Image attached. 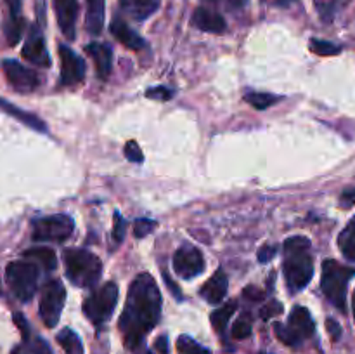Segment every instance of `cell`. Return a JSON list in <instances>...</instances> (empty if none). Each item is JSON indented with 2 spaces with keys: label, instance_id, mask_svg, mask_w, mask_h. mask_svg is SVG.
Returning <instances> with one entry per match:
<instances>
[{
  "label": "cell",
  "instance_id": "13",
  "mask_svg": "<svg viewBox=\"0 0 355 354\" xmlns=\"http://www.w3.org/2000/svg\"><path fill=\"white\" fill-rule=\"evenodd\" d=\"M55 17L62 35L73 40L76 35V17H78V0H54Z\"/></svg>",
  "mask_w": 355,
  "mask_h": 354
},
{
  "label": "cell",
  "instance_id": "4",
  "mask_svg": "<svg viewBox=\"0 0 355 354\" xmlns=\"http://www.w3.org/2000/svg\"><path fill=\"white\" fill-rule=\"evenodd\" d=\"M354 274L355 269L352 267L343 266L333 259L322 262V292L329 298V302L343 312L347 311V287H349V281L352 280Z\"/></svg>",
  "mask_w": 355,
  "mask_h": 354
},
{
  "label": "cell",
  "instance_id": "3",
  "mask_svg": "<svg viewBox=\"0 0 355 354\" xmlns=\"http://www.w3.org/2000/svg\"><path fill=\"white\" fill-rule=\"evenodd\" d=\"M64 266L71 283L82 288L94 287L103 273V264H101L99 257L83 248L66 250Z\"/></svg>",
  "mask_w": 355,
  "mask_h": 354
},
{
  "label": "cell",
  "instance_id": "19",
  "mask_svg": "<svg viewBox=\"0 0 355 354\" xmlns=\"http://www.w3.org/2000/svg\"><path fill=\"white\" fill-rule=\"evenodd\" d=\"M85 51L94 59V62H96L97 75L103 80H106L111 73V58H113V52H111L110 45L94 42V44L87 45Z\"/></svg>",
  "mask_w": 355,
  "mask_h": 354
},
{
  "label": "cell",
  "instance_id": "45",
  "mask_svg": "<svg viewBox=\"0 0 355 354\" xmlns=\"http://www.w3.org/2000/svg\"><path fill=\"white\" fill-rule=\"evenodd\" d=\"M342 201L347 205H354L355 203V187L352 189H347L345 193L342 194Z\"/></svg>",
  "mask_w": 355,
  "mask_h": 354
},
{
  "label": "cell",
  "instance_id": "37",
  "mask_svg": "<svg viewBox=\"0 0 355 354\" xmlns=\"http://www.w3.org/2000/svg\"><path fill=\"white\" fill-rule=\"evenodd\" d=\"M30 354H52V351H51V347H49V344L45 342V340L37 339L33 344H31Z\"/></svg>",
  "mask_w": 355,
  "mask_h": 354
},
{
  "label": "cell",
  "instance_id": "18",
  "mask_svg": "<svg viewBox=\"0 0 355 354\" xmlns=\"http://www.w3.org/2000/svg\"><path fill=\"white\" fill-rule=\"evenodd\" d=\"M227 287H229L227 274L224 273V269H218L215 271L214 276L203 285V288H201V295H203L210 304H220V302L224 301L225 294H227Z\"/></svg>",
  "mask_w": 355,
  "mask_h": 354
},
{
  "label": "cell",
  "instance_id": "15",
  "mask_svg": "<svg viewBox=\"0 0 355 354\" xmlns=\"http://www.w3.org/2000/svg\"><path fill=\"white\" fill-rule=\"evenodd\" d=\"M286 326L293 332V335L297 337L300 342L304 339H309V337L314 335L315 330V323L314 319H312L311 312H309V309L302 307V305H297V307L291 311L290 321H288Z\"/></svg>",
  "mask_w": 355,
  "mask_h": 354
},
{
  "label": "cell",
  "instance_id": "32",
  "mask_svg": "<svg viewBox=\"0 0 355 354\" xmlns=\"http://www.w3.org/2000/svg\"><path fill=\"white\" fill-rule=\"evenodd\" d=\"M156 228V222L151 219H137L134 222V235L135 238H144L149 233H153V229Z\"/></svg>",
  "mask_w": 355,
  "mask_h": 354
},
{
  "label": "cell",
  "instance_id": "5",
  "mask_svg": "<svg viewBox=\"0 0 355 354\" xmlns=\"http://www.w3.org/2000/svg\"><path fill=\"white\" fill-rule=\"evenodd\" d=\"M7 283L19 301L28 302L37 292L38 266L33 260H14L6 269Z\"/></svg>",
  "mask_w": 355,
  "mask_h": 354
},
{
  "label": "cell",
  "instance_id": "17",
  "mask_svg": "<svg viewBox=\"0 0 355 354\" xmlns=\"http://www.w3.org/2000/svg\"><path fill=\"white\" fill-rule=\"evenodd\" d=\"M193 24L207 33H222L225 30V21L215 10L207 7H198L193 14Z\"/></svg>",
  "mask_w": 355,
  "mask_h": 354
},
{
  "label": "cell",
  "instance_id": "47",
  "mask_svg": "<svg viewBox=\"0 0 355 354\" xmlns=\"http://www.w3.org/2000/svg\"><path fill=\"white\" fill-rule=\"evenodd\" d=\"M0 292H2V290H0Z\"/></svg>",
  "mask_w": 355,
  "mask_h": 354
},
{
  "label": "cell",
  "instance_id": "7",
  "mask_svg": "<svg viewBox=\"0 0 355 354\" xmlns=\"http://www.w3.org/2000/svg\"><path fill=\"white\" fill-rule=\"evenodd\" d=\"M73 229H75V222H73L69 215H49V217L37 219L33 222V239H37V242L61 243L71 236Z\"/></svg>",
  "mask_w": 355,
  "mask_h": 354
},
{
  "label": "cell",
  "instance_id": "39",
  "mask_svg": "<svg viewBox=\"0 0 355 354\" xmlns=\"http://www.w3.org/2000/svg\"><path fill=\"white\" fill-rule=\"evenodd\" d=\"M276 252H277L276 246L266 245V246H263V248L259 252V260H260V262H269V260L272 259L274 255H276Z\"/></svg>",
  "mask_w": 355,
  "mask_h": 354
},
{
  "label": "cell",
  "instance_id": "22",
  "mask_svg": "<svg viewBox=\"0 0 355 354\" xmlns=\"http://www.w3.org/2000/svg\"><path fill=\"white\" fill-rule=\"evenodd\" d=\"M0 108H2L3 111H7V113H9V115H12V117L17 118V120H19V121L26 124L28 127L35 128V130H42V132L47 130V128H45V124L40 120V118H37V117H35V115L26 113V111L19 110V108H16V106H14V104L7 103V101L0 99Z\"/></svg>",
  "mask_w": 355,
  "mask_h": 354
},
{
  "label": "cell",
  "instance_id": "24",
  "mask_svg": "<svg viewBox=\"0 0 355 354\" xmlns=\"http://www.w3.org/2000/svg\"><path fill=\"white\" fill-rule=\"evenodd\" d=\"M24 257L30 260H35V264H42L47 271L55 269V253L52 252L51 248H45V246H35V248H30L24 252Z\"/></svg>",
  "mask_w": 355,
  "mask_h": 354
},
{
  "label": "cell",
  "instance_id": "10",
  "mask_svg": "<svg viewBox=\"0 0 355 354\" xmlns=\"http://www.w3.org/2000/svg\"><path fill=\"white\" fill-rule=\"evenodd\" d=\"M173 269L182 278L198 276L205 269L203 255L194 246H182L173 255Z\"/></svg>",
  "mask_w": 355,
  "mask_h": 354
},
{
  "label": "cell",
  "instance_id": "33",
  "mask_svg": "<svg viewBox=\"0 0 355 354\" xmlns=\"http://www.w3.org/2000/svg\"><path fill=\"white\" fill-rule=\"evenodd\" d=\"M252 335V323L246 321V319H238V321L232 325V337L236 340H243L246 337Z\"/></svg>",
  "mask_w": 355,
  "mask_h": 354
},
{
  "label": "cell",
  "instance_id": "27",
  "mask_svg": "<svg viewBox=\"0 0 355 354\" xmlns=\"http://www.w3.org/2000/svg\"><path fill=\"white\" fill-rule=\"evenodd\" d=\"M245 101L248 104H252L255 110H267L269 106H272L274 103L279 101V97L272 96V94L267 92H248L245 96Z\"/></svg>",
  "mask_w": 355,
  "mask_h": 354
},
{
  "label": "cell",
  "instance_id": "28",
  "mask_svg": "<svg viewBox=\"0 0 355 354\" xmlns=\"http://www.w3.org/2000/svg\"><path fill=\"white\" fill-rule=\"evenodd\" d=\"M177 349H179V354H210L207 347H203L187 335H182L177 340Z\"/></svg>",
  "mask_w": 355,
  "mask_h": 354
},
{
  "label": "cell",
  "instance_id": "21",
  "mask_svg": "<svg viewBox=\"0 0 355 354\" xmlns=\"http://www.w3.org/2000/svg\"><path fill=\"white\" fill-rule=\"evenodd\" d=\"M104 0H87L85 26L90 35H99L104 26Z\"/></svg>",
  "mask_w": 355,
  "mask_h": 354
},
{
  "label": "cell",
  "instance_id": "9",
  "mask_svg": "<svg viewBox=\"0 0 355 354\" xmlns=\"http://www.w3.org/2000/svg\"><path fill=\"white\" fill-rule=\"evenodd\" d=\"M2 68L10 85L16 90H19V92H31V90H35L40 85V76L33 69L26 68V66L14 61V59H6Z\"/></svg>",
  "mask_w": 355,
  "mask_h": 354
},
{
  "label": "cell",
  "instance_id": "14",
  "mask_svg": "<svg viewBox=\"0 0 355 354\" xmlns=\"http://www.w3.org/2000/svg\"><path fill=\"white\" fill-rule=\"evenodd\" d=\"M7 3V19L3 24V33H6L9 45H16L23 35L24 19L21 16V0H6Z\"/></svg>",
  "mask_w": 355,
  "mask_h": 354
},
{
  "label": "cell",
  "instance_id": "1",
  "mask_svg": "<svg viewBox=\"0 0 355 354\" xmlns=\"http://www.w3.org/2000/svg\"><path fill=\"white\" fill-rule=\"evenodd\" d=\"M162 316V294L155 278L141 273L128 288L127 302L120 318V330L123 333L125 346L135 349L146 333L151 332Z\"/></svg>",
  "mask_w": 355,
  "mask_h": 354
},
{
  "label": "cell",
  "instance_id": "11",
  "mask_svg": "<svg viewBox=\"0 0 355 354\" xmlns=\"http://www.w3.org/2000/svg\"><path fill=\"white\" fill-rule=\"evenodd\" d=\"M59 58H61V83L62 85H75L82 82L85 76V62L78 54L66 45L59 47Z\"/></svg>",
  "mask_w": 355,
  "mask_h": 354
},
{
  "label": "cell",
  "instance_id": "30",
  "mask_svg": "<svg viewBox=\"0 0 355 354\" xmlns=\"http://www.w3.org/2000/svg\"><path fill=\"white\" fill-rule=\"evenodd\" d=\"M311 51L315 52V54H319V56H335V54H338L342 49H340L338 45L331 44V42L319 40V38H312Z\"/></svg>",
  "mask_w": 355,
  "mask_h": 354
},
{
  "label": "cell",
  "instance_id": "42",
  "mask_svg": "<svg viewBox=\"0 0 355 354\" xmlns=\"http://www.w3.org/2000/svg\"><path fill=\"white\" fill-rule=\"evenodd\" d=\"M245 295L248 298H252V301H255V302H259V301H262L263 298V292L260 290V288H257V287H248V288H245Z\"/></svg>",
  "mask_w": 355,
  "mask_h": 354
},
{
  "label": "cell",
  "instance_id": "34",
  "mask_svg": "<svg viewBox=\"0 0 355 354\" xmlns=\"http://www.w3.org/2000/svg\"><path fill=\"white\" fill-rule=\"evenodd\" d=\"M146 96L149 99H156V101H168L173 97V90L172 89H166V87H153V89H148Z\"/></svg>",
  "mask_w": 355,
  "mask_h": 354
},
{
  "label": "cell",
  "instance_id": "44",
  "mask_svg": "<svg viewBox=\"0 0 355 354\" xmlns=\"http://www.w3.org/2000/svg\"><path fill=\"white\" fill-rule=\"evenodd\" d=\"M224 3L229 7V9L238 10L241 9V7H245L246 3H248V0H224Z\"/></svg>",
  "mask_w": 355,
  "mask_h": 354
},
{
  "label": "cell",
  "instance_id": "12",
  "mask_svg": "<svg viewBox=\"0 0 355 354\" xmlns=\"http://www.w3.org/2000/svg\"><path fill=\"white\" fill-rule=\"evenodd\" d=\"M23 58L26 59L28 62L35 66H51V58H49V52L47 47H45V42H44V35H42L40 28L38 24L31 26L30 35H28L26 42H24V47H23Z\"/></svg>",
  "mask_w": 355,
  "mask_h": 354
},
{
  "label": "cell",
  "instance_id": "40",
  "mask_svg": "<svg viewBox=\"0 0 355 354\" xmlns=\"http://www.w3.org/2000/svg\"><path fill=\"white\" fill-rule=\"evenodd\" d=\"M326 326H328V332L329 335L333 337V340H338L340 335H342V328H340L338 323H336L335 319H328V321H326Z\"/></svg>",
  "mask_w": 355,
  "mask_h": 354
},
{
  "label": "cell",
  "instance_id": "36",
  "mask_svg": "<svg viewBox=\"0 0 355 354\" xmlns=\"http://www.w3.org/2000/svg\"><path fill=\"white\" fill-rule=\"evenodd\" d=\"M125 236V219L121 217L118 212H114V221H113V238L114 242L120 243Z\"/></svg>",
  "mask_w": 355,
  "mask_h": 354
},
{
  "label": "cell",
  "instance_id": "43",
  "mask_svg": "<svg viewBox=\"0 0 355 354\" xmlns=\"http://www.w3.org/2000/svg\"><path fill=\"white\" fill-rule=\"evenodd\" d=\"M156 349L162 354H168V339H166L165 335L159 337V339L156 340Z\"/></svg>",
  "mask_w": 355,
  "mask_h": 354
},
{
  "label": "cell",
  "instance_id": "38",
  "mask_svg": "<svg viewBox=\"0 0 355 354\" xmlns=\"http://www.w3.org/2000/svg\"><path fill=\"white\" fill-rule=\"evenodd\" d=\"M281 311H283V305H281L277 301H274V302H270L269 305H266V307L262 309V318L263 319H269L270 316L279 314Z\"/></svg>",
  "mask_w": 355,
  "mask_h": 354
},
{
  "label": "cell",
  "instance_id": "6",
  "mask_svg": "<svg viewBox=\"0 0 355 354\" xmlns=\"http://www.w3.org/2000/svg\"><path fill=\"white\" fill-rule=\"evenodd\" d=\"M118 302V287L116 283L103 285L101 288L94 290L83 302V312L90 323L101 326L111 318Z\"/></svg>",
  "mask_w": 355,
  "mask_h": 354
},
{
  "label": "cell",
  "instance_id": "46",
  "mask_svg": "<svg viewBox=\"0 0 355 354\" xmlns=\"http://www.w3.org/2000/svg\"><path fill=\"white\" fill-rule=\"evenodd\" d=\"M352 309H354V318H355V292H354V298H352Z\"/></svg>",
  "mask_w": 355,
  "mask_h": 354
},
{
  "label": "cell",
  "instance_id": "23",
  "mask_svg": "<svg viewBox=\"0 0 355 354\" xmlns=\"http://www.w3.org/2000/svg\"><path fill=\"white\" fill-rule=\"evenodd\" d=\"M338 246L349 260H355V217L338 236Z\"/></svg>",
  "mask_w": 355,
  "mask_h": 354
},
{
  "label": "cell",
  "instance_id": "41",
  "mask_svg": "<svg viewBox=\"0 0 355 354\" xmlns=\"http://www.w3.org/2000/svg\"><path fill=\"white\" fill-rule=\"evenodd\" d=\"M14 321H16V325L19 326L21 333H23V339L28 340V335H30V332H28V323H26V319H24L23 316L19 314V312H16V314H14Z\"/></svg>",
  "mask_w": 355,
  "mask_h": 354
},
{
  "label": "cell",
  "instance_id": "35",
  "mask_svg": "<svg viewBox=\"0 0 355 354\" xmlns=\"http://www.w3.org/2000/svg\"><path fill=\"white\" fill-rule=\"evenodd\" d=\"M125 156L134 163H141L144 160V155H142L141 148H139V144L135 141H128L125 144Z\"/></svg>",
  "mask_w": 355,
  "mask_h": 354
},
{
  "label": "cell",
  "instance_id": "26",
  "mask_svg": "<svg viewBox=\"0 0 355 354\" xmlns=\"http://www.w3.org/2000/svg\"><path fill=\"white\" fill-rule=\"evenodd\" d=\"M236 307H238V305H236V302H227L225 305L218 307L217 311L211 312V325H214V328L217 330L218 333L225 332L229 319H231L232 314H234Z\"/></svg>",
  "mask_w": 355,
  "mask_h": 354
},
{
  "label": "cell",
  "instance_id": "8",
  "mask_svg": "<svg viewBox=\"0 0 355 354\" xmlns=\"http://www.w3.org/2000/svg\"><path fill=\"white\" fill-rule=\"evenodd\" d=\"M66 302V288L59 280L49 281L44 288V294L40 298V316L44 319L45 326L52 328L58 325L61 318L62 307Z\"/></svg>",
  "mask_w": 355,
  "mask_h": 354
},
{
  "label": "cell",
  "instance_id": "25",
  "mask_svg": "<svg viewBox=\"0 0 355 354\" xmlns=\"http://www.w3.org/2000/svg\"><path fill=\"white\" fill-rule=\"evenodd\" d=\"M58 342L66 354H83L82 340H80V337L73 330H61L58 333Z\"/></svg>",
  "mask_w": 355,
  "mask_h": 354
},
{
  "label": "cell",
  "instance_id": "16",
  "mask_svg": "<svg viewBox=\"0 0 355 354\" xmlns=\"http://www.w3.org/2000/svg\"><path fill=\"white\" fill-rule=\"evenodd\" d=\"M110 30L113 33V37L116 38L120 44H123L127 49H132V51H142L146 47L144 38L139 33H135L123 19L120 17H114L110 24Z\"/></svg>",
  "mask_w": 355,
  "mask_h": 354
},
{
  "label": "cell",
  "instance_id": "29",
  "mask_svg": "<svg viewBox=\"0 0 355 354\" xmlns=\"http://www.w3.org/2000/svg\"><path fill=\"white\" fill-rule=\"evenodd\" d=\"M315 7H318L319 14H321L322 19L329 21L335 17V14L338 12V9L342 7L343 0H314Z\"/></svg>",
  "mask_w": 355,
  "mask_h": 354
},
{
  "label": "cell",
  "instance_id": "20",
  "mask_svg": "<svg viewBox=\"0 0 355 354\" xmlns=\"http://www.w3.org/2000/svg\"><path fill=\"white\" fill-rule=\"evenodd\" d=\"M120 6L128 16L142 21L155 14V10L159 7V0H120Z\"/></svg>",
  "mask_w": 355,
  "mask_h": 354
},
{
  "label": "cell",
  "instance_id": "31",
  "mask_svg": "<svg viewBox=\"0 0 355 354\" xmlns=\"http://www.w3.org/2000/svg\"><path fill=\"white\" fill-rule=\"evenodd\" d=\"M274 332H276L277 339L283 344H286V346H298V344H300V340L293 335V332H291L286 325L276 323V325H274Z\"/></svg>",
  "mask_w": 355,
  "mask_h": 354
},
{
  "label": "cell",
  "instance_id": "2",
  "mask_svg": "<svg viewBox=\"0 0 355 354\" xmlns=\"http://www.w3.org/2000/svg\"><path fill=\"white\" fill-rule=\"evenodd\" d=\"M284 278L291 294L304 290L314 274L311 242L304 236H293L284 242Z\"/></svg>",
  "mask_w": 355,
  "mask_h": 354
}]
</instances>
